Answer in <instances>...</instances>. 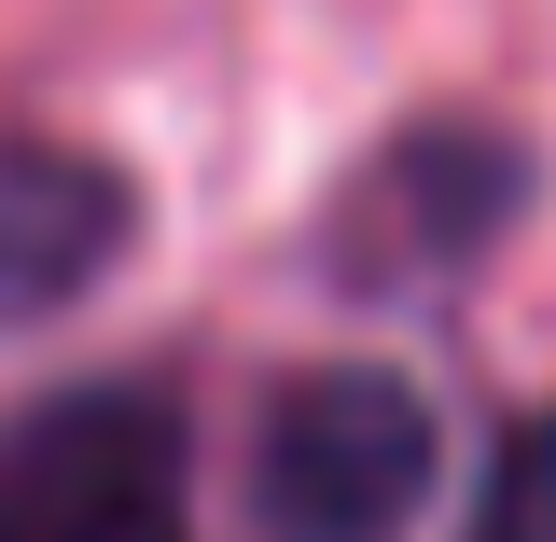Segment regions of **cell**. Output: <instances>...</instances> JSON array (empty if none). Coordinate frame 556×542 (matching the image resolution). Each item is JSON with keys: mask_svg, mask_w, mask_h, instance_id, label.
Instances as JSON below:
<instances>
[{"mask_svg": "<svg viewBox=\"0 0 556 542\" xmlns=\"http://www.w3.org/2000/svg\"><path fill=\"white\" fill-rule=\"evenodd\" d=\"M126 237H139V196H126L112 153H84V139H0V335L84 306L126 265Z\"/></svg>", "mask_w": 556, "mask_h": 542, "instance_id": "3957f363", "label": "cell"}, {"mask_svg": "<svg viewBox=\"0 0 556 542\" xmlns=\"http://www.w3.org/2000/svg\"><path fill=\"white\" fill-rule=\"evenodd\" d=\"M0 542H181V417L153 390H56L0 431Z\"/></svg>", "mask_w": 556, "mask_h": 542, "instance_id": "7a4b0ae2", "label": "cell"}, {"mask_svg": "<svg viewBox=\"0 0 556 542\" xmlns=\"http://www.w3.org/2000/svg\"><path fill=\"white\" fill-rule=\"evenodd\" d=\"M459 542H556V417H529L473 487V529Z\"/></svg>", "mask_w": 556, "mask_h": 542, "instance_id": "277c9868", "label": "cell"}, {"mask_svg": "<svg viewBox=\"0 0 556 542\" xmlns=\"http://www.w3.org/2000/svg\"><path fill=\"white\" fill-rule=\"evenodd\" d=\"M431 404L390 362L292 376L251 431V542H404L431 515Z\"/></svg>", "mask_w": 556, "mask_h": 542, "instance_id": "6da1fadb", "label": "cell"}]
</instances>
